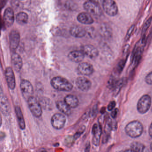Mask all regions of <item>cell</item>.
Here are the masks:
<instances>
[{"mask_svg":"<svg viewBox=\"0 0 152 152\" xmlns=\"http://www.w3.org/2000/svg\"><path fill=\"white\" fill-rule=\"evenodd\" d=\"M90 149H91V145L90 142H88L86 145L84 152H90Z\"/></svg>","mask_w":152,"mask_h":152,"instance_id":"obj_36","label":"cell"},{"mask_svg":"<svg viewBox=\"0 0 152 152\" xmlns=\"http://www.w3.org/2000/svg\"><path fill=\"white\" fill-rule=\"evenodd\" d=\"M6 1H7V0H1V5L2 8L4 6Z\"/></svg>","mask_w":152,"mask_h":152,"instance_id":"obj_39","label":"cell"},{"mask_svg":"<svg viewBox=\"0 0 152 152\" xmlns=\"http://www.w3.org/2000/svg\"><path fill=\"white\" fill-rule=\"evenodd\" d=\"M143 126L140 121H133L127 124L125 128L127 134L132 138H137L142 135L143 132Z\"/></svg>","mask_w":152,"mask_h":152,"instance_id":"obj_2","label":"cell"},{"mask_svg":"<svg viewBox=\"0 0 152 152\" xmlns=\"http://www.w3.org/2000/svg\"><path fill=\"white\" fill-rule=\"evenodd\" d=\"M118 109H117V108L114 109L112 111L111 115V117H112V118H116V117H117V115L118 113Z\"/></svg>","mask_w":152,"mask_h":152,"instance_id":"obj_35","label":"cell"},{"mask_svg":"<svg viewBox=\"0 0 152 152\" xmlns=\"http://www.w3.org/2000/svg\"><path fill=\"white\" fill-rule=\"evenodd\" d=\"M131 149L136 152H144L145 146L140 142H135L131 144Z\"/></svg>","mask_w":152,"mask_h":152,"instance_id":"obj_27","label":"cell"},{"mask_svg":"<svg viewBox=\"0 0 152 152\" xmlns=\"http://www.w3.org/2000/svg\"><path fill=\"white\" fill-rule=\"evenodd\" d=\"M101 32L102 35L107 38L112 37V32L111 27L106 23L103 24L101 26Z\"/></svg>","mask_w":152,"mask_h":152,"instance_id":"obj_25","label":"cell"},{"mask_svg":"<svg viewBox=\"0 0 152 152\" xmlns=\"http://www.w3.org/2000/svg\"><path fill=\"white\" fill-rule=\"evenodd\" d=\"M76 85L80 90L83 91H88L91 86L92 82L85 77H79L76 80Z\"/></svg>","mask_w":152,"mask_h":152,"instance_id":"obj_13","label":"cell"},{"mask_svg":"<svg viewBox=\"0 0 152 152\" xmlns=\"http://www.w3.org/2000/svg\"><path fill=\"white\" fill-rule=\"evenodd\" d=\"M40 152H47L46 151H41Z\"/></svg>","mask_w":152,"mask_h":152,"instance_id":"obj_42","label":"cell"},{"mask_svg":"<svg viewBox=\"0 0 152 152\" xmlns=\"http://www.w3.org/2000/svg\"><path fill=\"white\" fill-rule=\"evenodd\" d=\"M10 48L12 51H15L19 44L20 36L17 30H13L10 32L9 36Z\"/></svg>","mask_w":152,"mask_h":152,"instance_id":"obj_10","label":"cell"},{"mask_svg":"<svg viewBox=\"0 0 152 152\" xmlns=\"http://www.w3.org/2000/svg\"><path fill=\"white\" fill-rule=\"evenodd\" d=\"M85 55L82 51L74 50L69 53L68 57L71 61L76 63L81 62L84 58Z\"/></svg>","mask_w":152,"mask_h":152,"instance_id":"obj_18","label":"cell"},{"mask_svg":"<svg viewBox=\"0 0 152 152\" xmlns=\"http://www.w3.org/2000/svg\"><path fill=\"white\" fill-rule=\"evenodd\" d=\"M76 140L74 139L73 136H68L65 138V141H64V144H65L66 146L68 147L72 146V145L75 142Z\"/></svg>","mask_w":152,"mask_h":152,"instance_id":"obj_30","label":"cell"},{"mask_svg":"<svg viewBox=\"0 0 152 152\" xmlns=\"http://www.w3.org/2000/svg\"><path fill=\"white\" fill-rule=\"evenodd\" d=\"M145 80L146 84L149 85H152V71L146 75Z\"/></svg>","mask_w":152,"mask_h":152,"instance_id":"obj_33","label":"cell"},{"mask_svg":"<svg viewBox=\"0 0 152 152\" xmlns=\"http://www.w3.org/2000/svg\"><path fill=\"white\" fill-rule=\"evenodd\" d=\"M151 96L148 94L143 95L137 102V108L139 113L143 114L148 112L151 106Z\"/></svg>","mask_w":152,"mask_h":152,"instance_id":"obj_4","label":"cell"},{"mask_svg":"<svg viewBox=\"0 0 152 152\" xmlns=\"http://www.w3.org/2000/svg\"><path fill=\"white\" fill-rule=\"evenodd\" d=\"M12 65L13 69L17 72H19L23 65L22 58L18 53H14L12 55L11 58Z\"/></svg>","mask_w":152,"mask_h":152,"instance_id":"obj_17","label":"cell"},{"mask_svg":"<svg viewBox=\"0 0 152 152\" xmlns=\"http://www.w3.org/2000/svg\"><path fill=\"white\" fill-rule=\"evenodd\" d=\"M21 92L25 97H27L28 99L32 96L34 93V88L30 82L26 80H21L20 84Z\"/></svg>","mask_w":152,"mask_h":152,"instance_id":"obj_9","label":"cell"},{"mask_svg":"<svg viewBox=\"0 0 152 152\" xmlns=\"http://www.w3.org/2000/svg\"><path fill=\"white\" fill-rule=\"evenodd\" d=\"M64 102L71 108H75L77 107L79 101L76 96L73 95H67L64 99Z\"/></svg>","mask_w":152,"mask_h":152,"instance_id":"obj_23","label":"cell"},{"mask_svg":"<svg viewBox=\"0 0 152 152\" xmlns=\"http://www.w3.org/2000/svg\"><path fill=\"white\" fill-rule=\"evenodd\" d=\"M51 85L54 89L65 92L71 91L73 87V85L70 81L61 77L53 78L51 80Z\"/></svg>","mask_w":152,"mask_h":152,"instance_id":"obj_3","label":"cell"},{"mask_svg":"<svg viewBox=\"0 0 152 152\" xmlns=\"http://www.w3.org/2000/svg\"><path fill=\"white\" fill-rule=\"evenodd\" d=\"M70 32L72 36L77 38L83 37L86 34V31L84 28L78 26L72 27L70 28Z\"/></svg>","mask_w":152,"mask_h":152,"instance_id":"obj_20","label":"cell"},{"mask_svg":"<svg viewBox=\"0 0 152 152\" xmlns=\"http://www.w3.org/2000/svg\"><path fill=\"white\" fill-rule=\"evenodd\" d=\"M81 50L84 55L90 58H95L99 55L98 50L95 46L91 45H83Z\"/></svg>","mask_w":152,"mask_h":152,"instance_id":"obj_11","label":"cell"},{"mask_svg":"<svg viewBox=\"0 0 152 152\" xmlns=\"http://www.w3.org/2000/svg\"><path fill=\"white\" fill-rule=\"evenodd\" d=\"M5 76L8 86L10 89H14L16 86V82L12 69L10 67L7 68L5 69Z\"/></svg>","mask_w":152,"mask_h":152,"instance_id":"obj_15","label":"cell"},{"mask_svg":"<svg viewBox=\"0 0 152 152\" xmlns=\"http://www.w3.org/2000/svg\"><path fill=\"white\" fill-rule=\"evenodd\" d=\"M29 108L31 113L36 118L41 117L43 113L42 106L36 98L31 96L28 99Z\"/></svg>","mask_w":152,"mask_h":152,"instance_id":"obj_5","label":"cell"},{"mask_svg":"<svg viewBox=\"0 0 152 152\" xmlns=\"http://www.w3.org/2000/svg\"><path fill=\"white\" fill-rule=\"evenodd\" d=\"M126 59H122L119 62L116 67V72L117 73L120 74L122 72L125 67L126 64Z\"/></svg>","mask_w":152,"mask_h":152,"instance_id":"obj_29","label":"cell"},{"mask_svg":"<svg viewBox=\"0 0 152 152\" xmlns=\"http://www.w3.org/2000/svg\"><path fill=\"white\" fill-rule=\"evenodd\" d=\"M151 150L152 151V143L151 144Z\"/></svg>","mask_w":152,"mask_h":152,"instance_id":"obj_41","label":"cell"},{"mask_svg":"<svg viewBox=\"0 0 152 152\" xmlns=\"http://www.w3.org/2000/svg\"><path fill=\"white\" fill-rule=\"evenodd\" d=\"M146 42L147 40L145 35L142 36V38L136 44L131 57L132 63L134 66L138 65L140 62L145 47L146 45Z\"/></svg>","mask_w":152,"mask_h":152,"instance_id":"obj_1","label":"cell"},{"mask_svg":"<svg viewBox=\"0 0 152 152\" xmlns=\"http://www.w3.org/2000/svg\"><path fill=\"white\" fill-rule=\"evenodd\" d=\"M84 8L90 14L96 16H100L102 14V10L100 4L88 1L84 4Z\"/></svg>","mask_w":152,"mask_h":152,"instance_id":"obj_8","label":"cell"},{"mask_svg":"<svg viewBox=\"0 0 152 152\" xmlns=\"http://www.w3.org/2000/svg\"><path fill=\"white\" fill-rule=\"evenodd\" d=\"M89 1H90L93 2L95 3L100 4H102L103 2L104 1V0H89Z\"/></svg>","mask_w":152,"mask_h":152,"instance_id":"obj_37","label":"cell"},{"mask_svg":"<svg viewBox=\"0 0 152 152\" xmlns=\"http://www.w3.org/2000/svg\"><path fill=\"white\" fill-rule=\"evenodd\" d=\"M152 21V17H150L147 20L146 22L145 23L143 26L142 29V36L145 35L146 32L148 28L150 27L151 26V24Z\"/></svg>","mask_w":152,"mask_h":152,"instance_id":"obj_28","label":"cell"},{"mask_svg":"<svg viewBox=\"0 0 152 152\" xmlns=\"http://www.w3.org/2000/svg\"><path fill=\"white\" fill-rule=\"evenodd\" d=\"M15 113H16L17 119H18L19 126L21 129L24 130L26 128V124H25L23 113L19 106H16L15 107Z\"/></svg>","mask_w":152,"mask_h":152,"instance_id":"obj_22","label":"cell"},{"mask_svg":"<svg viewBox=\"0 0 152 152\" xmlns=\"http://www.w3.org/2000/svg\"><path fill=\"white\" fill-rule=\"evenodd\" d=\"M28 16L24 12H20L18 13L16 17L17 22L20 25H25L27 22Z\"/></svg>","mask_w":152,"mask_h":152,"instance_id":"obj_26","label":"cell"},{"mask_svg":"<svg viewBox=\"0 0 152 152\" xmlns=\"http://www.w3.org/2000/svg\"><path fill=\"white\" fill-rule=\"evenodd\" d=\"M116 105V103L115 101H111V102H110L108 104V107H107L108 110L109 111H112L113 110L115 109Z\"/></svg>","mask_w":152,"mask_h":152,"instance_id":"obj_34","label":"cell"},{"mask_svg":"<svg viewBox=\"0 0 152 152\" xmlns=\"http://www.w3.org/2000/svg\"><path fill=\"white\" fill-rule=\"evenodd\" d=\"M77 20L79 22L86 25H90L94 22L93 19L89 13L82 12L78 16Z\"/></svg>","mask_w":152,"mask_h":152,"instance_id":"obj_21","label":"cell"},{"mask_svg":"<svg viewBox=\"0 0 152 152\" xmlns=\"http://www.w3.org/2000/svg\"><path fill=\"white\" fill-rule=\"evenodd\" d=\"M14 19L13 10L10 8L6 9L4 14V21L5 26L8 27L12 26L14 22Z\"/></svg>","mask_w":152,"mask_h":152,"instance_id":"obj_16","label":"cell"},{"mask_svg":"<svg viewBox=\"0 0 152 152\" xmlns=\"http://www.w3.org/2000/svg\"><path fill=\"white\" fill-rule=\"evenodd\" d=\"M124 152H136L134 151V150H132V149H129V150H126Z\"/></svg>","mask_w":152,"mask_h":152,"instance_id":"obj_40","label":"cell"},{"mask_svg":"<svg viewBox=\"0 0 152 152\" xmlns=\"http://www.w3.org/2000/svg\"><path fill=\"white\" fill-rule=\"evenodd\" d=\"M66 122V118L61 113H56L52 117L51 124L54 128L60 130L64 127Z\"/></svg>","mask_w":152,"mask_h":152,"instance_id":"obj_7","label":"cell"},{"mask_svg":"<svg viewBox=\"0 0 152 152\" xmlns=\"http://www.w3.org/2000/svg\"><path fill=\"white\" fill-rule=\"evenodd\" d=\"M77 71L82 75H91L94 72L93 67L90 63L82 62L78 66Z\"/></svg>","mask_w":152,"mask_h":152,"instance_id":"obj_12","label":"cell"},{"mask_svg":"<svg viewBox=\"0 0 152 152\" xmlns=\"http://www.w3.org/2000/svg\"><path fill=\"white\" fill-rule=\"evenodd\" d=\"M103 8L106 14L111 17H114L117 14L118 8L114 0H104Z\"/></svg>","mask_w":152,"mask_h":152,"instance_id":"obj_6","label":"cell"},{"mask_svg":"<svg viewBox=\"0 0 152 152\" xmlns=\"http://www.w3.org/2000/svg\"><path fill=\"white\" fill-rule=\"evenodd\" d=\"M135 27V26L134 25H132V26L129 28L126 34V37H125V40H126V41H127L128 40H129L131 35L132 34L134 30Z\"/></svg>","mask_w":152,"mask_h":152,"instance_id":"obj_32","label":"cell"},{"mask_svg":"<svg viewBox=\"0 0 152 152\" xmlns=\"http://www.w3.org/2000/svg\"><path fill=\"white\" fill-rule=\"evenodd\" d=\"M149 134L150 136L152 137V122L150 125V127L149 129Z\"/></svg>","mask_w":152,"mask_h":152,"instance_id":"obj_38","label":"cell"},{"mask_svg":"<svg viewBox=\"0 0 152 152\" xmlns=\"http://www.w3.org/2000/svg\"><path fill=\"white\" fill-rule=\"evenodd\" d=\"M92 132L93 135V144L95 146H98L100 144V139L102 134V128L101 125L95 124L92 128Z\"/></svg>","mask_w":152,"mask_h":152,"instance_id":"obj_14","label":"cell"},{"mask_svg":"<svg viewBox=\"0 0 152 152\" xmlns=\"http://www.w3.org/2000/svg\"><path fill=\"white\" fill-rule=\"evenodd\" d=\"M1 110L4 115H7L10 111V105L8 98L5 96L1 94Z\"/></svg>","mask_w":152,"mask_h":152,"instance_id":"obj_19","label":"cell"},{"mask_svg":"<svg viewBox=\"0 0 152 152\" xmlns=\"http://www.w3.org/2000/svg\"><path fill=\"white\" fill-rule=\"evenodd\" d=\"M85 129L86 127L85 126H83L81 127L78 130L77 132H76V134L73 136V137H74V139H75L76 141L80 137L81 135L84 132Z\"/></svg>","mask_w":152,"mask_h":152,"instance_id":"obj_31","label":"cell"},{"mask_svg":"<svg viewBox=\"0 0 152 152\" xmlns=\"http://www.w3.org/2000/svg\"><path fill=\"white\" fill-rule=\"evenodd\" d=\"M56 107L61 112L65 115L69 116L71 113V108L64 101H59L57 102L56 103Z\"/></svg>","mask_w":152,"mask_h":152,"instance_id":"obj_24","label":"cell"}]
</instances>
